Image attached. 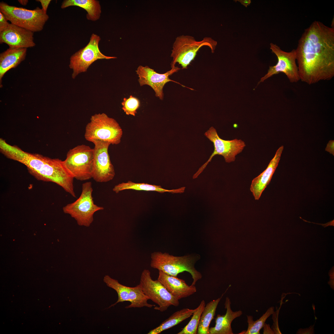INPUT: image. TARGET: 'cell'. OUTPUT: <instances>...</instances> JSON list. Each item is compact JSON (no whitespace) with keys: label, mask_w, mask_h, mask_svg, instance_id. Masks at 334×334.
Instances as JSON below:
<instances>
[{"label":"cell","mask_w":334,"mask_h":334,"mask_svg":"<svg viewBox=\"0 0 334 334\" xmlns=\"http://www.w3.org/2000/svg\"><path fill=\"white\" fill-rule=\"evenodd\" d=\"M238 1L246 7L250 5L251 2L250 0H239Z\"/></svg>","instance_id":"cell-33"},{"label":"cell","mask_w":334,"mask_h":334,"mask_svg":"<svg viewBox=\"0 0 334 334\" xmlns=\"http://www.w3.org/2000/svg\"><path fill=\"white\" fill-rule=\"evenodd\" d=\"M283 149L284 146H282L278 149L265 170L252 181L250 190L255 200L259 199L269 183L278 165Z\"/></svg>","instance_id":"cell-17"},{"label":"cell","mask_w":334,"mask_h":334,"mask_svg":"<svg viewBox=\"0 0 334 334\" xmlns=\"http://www.w3.org/2000/svg\"><path fill=\"white\" fill-rule=\"evenodd\" d=\"M204 135L213 143L214 150L208 161L194 174L193 178L198 177L215 155L223 156L226 162H233L235 160L236 156L241 153L246 146L244 142L241 139H235L229 140L221 139L218 135L216 129L212 126L205 132Z\"/></svg>","instance_id":"cell-11"},{"label":"cell","mask_w":334,"mask_h":334,"mask_svg":"<svg viewBox=\"0 0 334 334\" xmlns=\"http://www.w3.org/2000/svg\"><path fill=\"white\" fill-rule=\"evenodd\" d=\"M325 150L330 154H332L333 156L334 155V141L333 140H331L329 141Z\"/></svg>","instance_id":"cell-29"},{"label":"cell","mask_w":334,"mask_h":334,"mask_svg":"<svg viewBox=\"0 0 334 334\" xmlns=\"http://www.w3.org/2000/svg\"><path fill=\"white\" fill-rule=\"evenodd\" d=\"M296 50L300 80L310 85L334 76V28L315 21L306 29Z\"/></svg>","instance_id":"cell-1"},{"label":"cell","mask_w":334,"mask_h":334,"mask_svg":"<svg viewBox=\"0 0 334 334\" xmlns=\"http://www.w3.org/2000/svg\"><path fill=\"white\" fill-rule=\"evenodd\" d=\"M150 266L168 275L177 277L180 273L186 271L191 275V285H195L202 275L195 268V260L190 255L175 256L167 253L155 252L151 254Z\"/></svg>","instance_id":"cell-4"},{"label":"cell","mask_w":334,"mask_h":334,"mask_svg":"<svg viewBox=\"0 0 334 334\" xmlns=\"http://www.w3.org/2000/svg\"><path fill=\"white\" fill-rule=\"evenodd\" d=\"M224 294L220 298L210 301L205 305L200 318L197 334H208L210 324L214 318L216 308Z\"/></svg>","instance_id":"cell-24"},{"label":"cell","mask_w":334,"mask_h":334,"mask_svg":"<svg viewBox=\"0 0 334 334\" xmlns=\"http://www.w3.org/2000/svg\"><path fill=\"white\" fill-rule=\"evenodd\" d=\"M0 11L11 23L33 32L41 31L49 18L48 15L38 7L33 10L0 3Z\"/></svg>","instance_id":"cell-5"},{"label":"cell","mask_w":334,"mask_h":334,"mask_svg":"<svg viewBox=\"0 0 334 334\" xmlns=\"http://www.w3.org/2000/svg\"><path fill=\"white\" fill-rule=\"evenodd\" d=\"M274 307L273 306L269 308L266 312L259 319L254 321L252 316L247 315L248 327L246 331H243L239 334H259L260 329L263 327L265 323L268 318L274 313Z\"/></svg>","instance_id":"cell-25"},{"label":"cell","mask_w":334,"mask_h":334,"mask_svg":"<svg viewBox=\"0 0 334 334\" xmlns=\"http://www.w3.org/2000/svg\"><path fill=\"white\" fill-rule=\"evenodd\" d=\"M18 1L21 5L24 6L26 5L28 2V0H19Z\"/></svg>","instance_id":"cell-34"},{"label":"cell","mask_w":334,"mask_h":334,"mask_svg":"<svg viewBox=\"0 0 334 334\" xmlns=\"http://www.w3.org/2000/svg\"><path fill=\"white\" fill-rule=\"evenodd\" d=\"M205 306V302L203 300L196 308L190 321L178 334H196L200 318Z\"/></svg>","instance_id":"cell-26"},{"label":"cell","mask_w":334,"mask_h":334,"mask_svg":"<svg viewBox=\"0 0 334 334\" xmlns=\"http://www.w3.org/2000/svg\"><path fill=\"white\" fill-rule=\"evenodd\" d=\"M264 326L265 327L266 329L264 330V334H274V332L270 328L269 324H264Z\"/></svg>","instance_id":"cell-32"},{"label":"cell","mask_w":334,"mask_h":334,"mask_svg":"<svg viewBox=\"0 0 334 334\" xmlns=\"http://www.w3.org/2000/svg\"><path fill=\"white\" fill-rule=\"evenodd\" d=\"M93 149L85 144L77 145L67 152L63 165L71 175L77 180L92 178Z\"/></svg>","instance_id":"cell-8"},{"label":"cell","mask_w":334,"mask_h":334,"mask_svg":"<svg viewBox=\"0 0 334 334\" xmlns=\"http://www.w3.org/2000/svg\"><path fill=\"white\" fill-rule=\"evenodd\" d=\"M76 6L86 10L88 20L96 21L100 18L101 13V6L98 1L96 0H65L62 2L61 8Z\"/></svg>","instance_id":"cell-21"},{"label":"cell","mask_w":334,"mask_h":334,"mask_svg":"<svg viewBox=\"0 0 334 334\" xmlns=\"http://www.w3.org/2000/svg\"><path fill=\"white\" fill-rule=\"evenodd\" d=\"M185 187H182L178 189L173 190H167L162 188L160 186L149 184L144 183H136L131 181L126 182H122L115 185L113 189V191L116 193L119 192L129 189L146 191H155L160 193L169 192L172 193H181L184 191Z\"/></svg>","instance_id":"cell-22"},{"label":"cell","mask_w":334,"mask_h":334,"mask_svg":"<svg viewBox=\"0 0 334 334\" xmlns=\"http://www.w3.org/2000/svg\"><path fill=\"white\" fill-rule=\"evenodd\" d=\"M121 104L122 109L126 115L135 116L140 106V102L137 98L130 95L128 98H124Z\"/></svg>","instance_id":"cell-27"},{"label":"cell","mask_w":334,"mask_h":334,"mask_svg":"<svg viewBox=\"0 0 334 334\" xmlns=\"http://www.w3.org/2000/svg\"><path fill=\"white\" fill-rule=\"evenodd\" d=\"M34 32L12 24L0 33V43H5L10 48H32L36 44Z\"/></svg>","instance_id":"cell-16"},{"label":"cell","mask_w":334,"mask_h":334,"mask_svg":"<svg viewBox=\"0 0 334 334\" xmlns=\"http://www.w3.org/2000/svg\"><path fill=\"white\" fill-rule=\"evenodd\" d=\"M5 15L0 11V33L6 30L8 27L10 23Z\"/></svg>","instance_id":"cell-28"},{"label":"cell","mask_w":334,"mask_h":334,"mask_svg":"<svg viewBox=\"0 0 334 334\" xmlns=\"http://www.w3.org/2000/svg\"><path fill=\"white\" fill-rule=\"evenodd\" d=\"M217 42L210 37H205L198 41L190 36L182 35L177 36L173 45L171 57L173 58L171 68L177 63L181 65L182 69H186L194 59L199 50L203 46H207L213 53Z\"/></svg>","instance_id":"cell-6"},{"label":"cell","mask_w":334,"mask_h":334,"mask_svg":"<svg viewBox=\"0 0 334 334\" xmlns=\"http://www.w3.org/2000/svg\"><path fill=\"white\" fill-rule=\"evenodd\" d=\"M101 40L99 36L92 34L88 44L71 57L69 66L73 71L72 78H75L81 73L86 72L89 66L97 60L117 58L106 56L101 52L99 47Z\"/></svg>","instance_id":"cell-10"},{"label":"cell","mask_w":334,"mask_h":334,"mask_svg":"<svg viewBox=\"0 0 334 334\" xmlns=\"http://www.w3.org/2000/svg\"><path fill=\"white\" fill-rule=\"evenodd\" d=\"M92 191L91 182L83 183L79 197L75 201L63 208L64 212L74 218L79 226L89 227L93 221L95 213L104 209L103 207L94 203Z\"/></svg>","instance_id":"cell-7"},{"label":"cell","mask_w":334,"mask_h":334,"mask_svg":"<svg viewBox=\"0 0 334 334\" xmlns=\"http://www.w3.org/2000/svg\"><path fill=\"white\" fill-rule=\"evenodd\" d=\"M143 291L149 300L157 304L155 310L164 312L171 306H178L179 300L173 296L158 280H153L149 270L144 269L142 272L140 283Z\"/></svg>","instance_id":"cell-9"},{"label":"cell","mask_w":334,"mask_h":334,"mask_svg":"<svg viewBox=\"0 0 334 334\" xmlns=\"http://www.w3.org/2000/svg\"><path fill=\"white\" fill-rule=\"evenodd\" d=\"M270 45V49L272 52L277 57V62L276 65L269 66L267 74L261 78L259 84L280 72L285 74L290 82H298L300 80V77L298 67L296 63L295 49L286 52L282 50L276 44L271 43Z\"/></svg>","instance_id":"cell-12"},{"label":"cell","mask_w":334,"mask_h":334,"mask_svg":"<svg viewBox=\"0 0 334 334\" xmlns=\"http://www.w3.org/2000/svg\"><path fill=\"white\" fill-rule=\"evenodd\" d=\"M0 151L7 158L24 165L29 173L37 180L54 183L76 198L74 178L64 167L62 161L25 152L16 145L10 144L2 138L0 139Z\"/></svg>","instance_id":"cell-2"},{"label":"cell","mask_w":334,"mask_h":334,"mask_svg":"<svg viewBox=\"0 0 334 334\" xmlns=\"http://www.w3.org/2000/svg\"><path fill=\"white\" fill-rule=\"evenodd\" d=\"M36 1L39 2L42 6V9L46 13L48 6L51 2V0H37Z\"/></svg>","instance_id":"cell-30"},{"label":"cell","mask_w":334,"mask_h":334,"mask_svg":"<svg viewBox=\"0 0 334 334\" xmlns=\"http://www.w3.org/2000/svg\"><path fill=\"white\" fill-rule=\"evenodd\" d=\"M195 310L188 308L178 310L163 322L157 327L150 330L148 334H159L181 323L193 315Z\"/></svg>","instance_id":"cell-23"},{"label":"cell","mask_w":334,"mask_h":334,"mask_svg":"<svg viewBox=\"0 0 334 334\" xmlns=\"http://www.w3.org/2000/svg\"><path fill=\"white\" fill-rule=\"evenodd\" d=\"M300 218L301 219H302V220H303L305 221H306V222H309V223H314V224H318V225H322L324 227V228L326 227L329 226H334V220H332V221H330L329 222H327L326 223L324 224H319V223H314V222H310L308 221H306V220H304V219H302L301 217H300Z\"/></svg>","instance_id":"cell-31"},{"label":"cell","mask_w":334,"mask_h":334,"mask_svg":"<svg viewBox=\"0 0 334 334\" xmlns=\"http://www.w3.org/2000/svg\"><path fill=\"white\" fill-rule=\"evenodd\" d=\"M92 178L99 182L112 180L115 175L113 165L108 153L109 143L97 141L94 142Z\"/></svg>","instance_id":"cell-14"},{"label":"cell","mask_w":334,"mask_h":334,"mask_svg":"<svg viewBox=\"0 0 334 334\" xmlns=\"http://www.w3.org/2000/svg\"><path fill=\"white\" fill-rule=\"evenodd\" d=\"M103 281L108 287L117 292L118 297L117 301L108 308L119 302L124 301H129L131 303L125 307L127 309L144 307L151 308L156 306L155 305L148 302L149 299L144 293L139 284L134 287L127 286L121 284L118 280L107 275L104 277Z\"/></svg>","instance_id":"cell-13"},{"label":"cell","mask_w":334,"mask_h":334,"mask_svg":"<svg viewBox=\"0 0 334 334\" xmlns=\"http://www.w3.org/2000/svg\"><path fill=\"white\" fill-rule=\"evenodd\" d=\"M27 48H10L0 54V86L2 87V79L11 69L17 67L26 57Z\"/></svg>","instance_id":"cell-20"},{"label":"cell","mask_w":334,"mask_h":334,"mask_svg":"<svg viewBox=\"0 0 334 334\" xmlns=\"http://www.w3.org/2000/svg\"><path fill=\"white\" fill-rule=\"evenodd\" d=\"M180 69L178 67L175 66L166 72L164 74H160L156 72L148 66H139L136 72L139 77L138 82L140 86H142L145 85L149 86L154 91L156 96L162 100L164 98L163 87L165 84L169 82H174L179 84L182 87L193 90L169 78V76L170 75L178 72Z\"/></svg>","instance_id":"cell-15"},{"label":"cell","mask_w":334,"mask_h":334,"mask_svg":"<svg viewBox=\"0 0 334 334\" xmlns=\"http://www.w3.org/2000/svg\"><path fill=\"white\" fill-rule=\"evenodd\" d=\"M122 130L114 118L104 113L95 114L91 116L90 121L86 125L84 138L93 143L100 141L112 144H118L121 141Z\"/></svg>","instance_id":"cell-3"},{"label":"cell","mask_w":334,"mask_h":334,"mask_svg":"<svg viewBox=\"0 0 334 334\" xmlns=\"http://www.w3.org/2000/svg\"><path fill=\"white\" fill-rule=\"evenodd\" d=\"M158 280L174 297L179 300L188 297L196 292L195 285L189 286L184 280L159 271Z\"/></svg>","instance_id":"cell-18"},{"label":"cell","mask_w":334,"mask_h":334,"mask_svg":"<svg viewBox=\"0 0 334 334\" xmlns=\"http://www.w3.org/2000/svg\"><path fill=\"white\" fill-rule=\"evenodd\" d=\"M231 302L228 297L226 298L225 303L226 309L225 315H218L215 319L214 327L209 328L208 334H233L231 327L233 321L242 314L241 310L233 311L231 309Z\"/></svg>","instance_id":"cell-19"}]
</instances>
